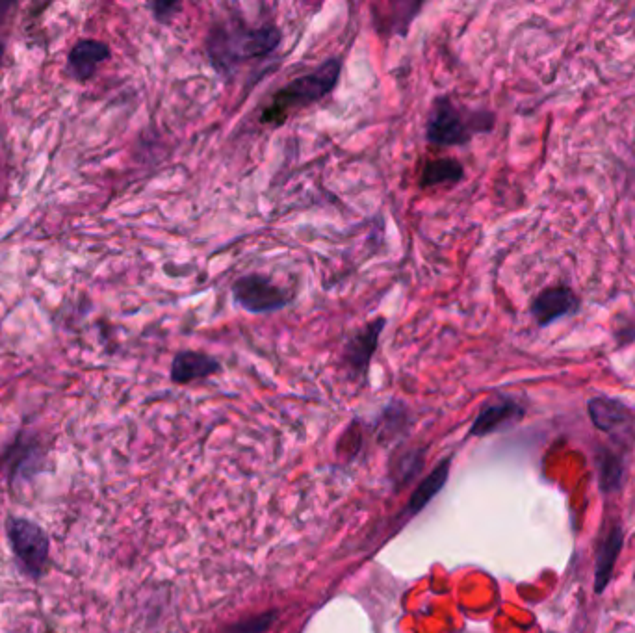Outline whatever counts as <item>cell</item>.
Wrapping results in <instances>:
<instances>
[{
	"label": "cell",
	"mask_w": 635,
	"mask_h": 633,
	"mask_svg": "<svg viewBox=\"0 0 635 633\" xmlns=\"http://www.w3.org/2000/svg\"><path fill=\"white\" fill-rule=\"evenodd\" d=\"M385 327H387V318L379 316V318H374L372 322L366 323L355 335L348 338L344 351H342V359L348 364V368L353 374L366 375Z\"/></svg>",
	"instance_id": "cell-8"
},
{
	"label": "cell",
	"mask_w": 635,
	"mask_h": 633,
	"mask_svg": "<svg viewBox=\"0 0 635 633\" xmlns=\"http://www.w3.org/2000/svg\"><path fill=\"white\" fill-rule=\"evenodd\" d=\"M108 56H110V49L106 43L95 41V39H84L73 47V51L69 52V67L78 80H86L95 73V69L103 64L104 60H108Z\"/></svg>",
	"instance_id": "cell-13"
},
{
	"label": "cell",
	"mask_w": 635,
	"mask_h": 633,
	"mask_svg": "<svg viewBox=\"0 0 635 633\" xmlns=\"http://www.w3.org/2000/svg\"><path fill=\"white\" fill-rule=\"evenodd\" d=\"M8 537L19 565L28 576L39 578L49 561V537L36 522L28 518H8Z\"/></svg>",
	"instance_id": "cell-5"
},
{
	"label": "cell",
	"mask_w": 635,
	"mask_h": 633,
	"mask_svg": "<svg viewBox=\"0 0 635 633\" xmlns=\"http://www.w3.org/2000/svg\"><path fill=\"white\" fill-rule=\"evenodd\" d=\"M422 8H424L422 2L372 4V23L379 36L403 38L409 34V28L415 23Z\"/></svg>",
	"instance_id": "cell-9"
},
{
	"label": "cell",
	"mask_w": 635,
	"mask_h": 633,
	"mask_svg": "<svg viewBox=\"0 0 635 633\" xmlns=\"http://www.w3.org/2000/svg\"><path fill=\"white\" fill-rule=\"evenodd\" d=\"M623 541V528L615 524L606 531L604 539L598 543L597 552H595V591L598 595H602L610 585L617 557L623 550Z\"/></svg>",
	"instance_id": "cell-12"
},
{
	"label": "cell",
	"mask_w": 635,
	"mask_h": 633,
	"mask_svg": "<svg viewBox=\"0 0 635 633\" xmlns=\"http://www.w3.org/2000/svg\"><path fill=\"white\" fill-rule=\"evenodd\" d=\"M283 32L275 23L249 25L246 19L231 15L210 26L205 51L212 67L229 77L246 62L264 60L279 49Z\"/></svg>",
	"instance_id": "cell-1"
},
{
	"label": "cell",
	"mask_w": 635,
	"mask_h": 633,
	"mask_svg": "<svg viewBox=\"0 0 635 633\" xmlns=\"http://www.w3.org/2000/svg\"><path fill=\"white\" fill-rule=\"evenodd\" d=\"M0 56H2V45H0Z\"/></svg>",
	"instance_id": "cell-17"
},
{
	"label": "cell",
	"mask_w": 635,
	"mask_h": 633,
	"mask_svg": "<svg viewBox=\"0 0 635 633\" xmlns=\"http://www.w3.org/2000/svg\"><path fill=\"white\" fill-rule=\"evenodd\" d=\"M340 73L342 62L338 58H327L316 69L290 80L273 93L272 101L260 114V123L268 127H281L288 117L301 108L324 101L325 97L337 90Z\"/></svg>",
	"instance_id": "cell-2"
},
{
	"label": "cell",
	"mask_w": 635,
	"mask_h": 633,
	"mask_svg": "<svg viewBox=\"0 0 635 633\" xmlns=\"http://www.w3.org/2000/svg\"><path fill=\"white\" fill-rule=\"evenodd\" d=\"M233 301L251 314H270L283 311L292 303V294L275 285L270 277L262 273H247L231 285Z\"/></svg>",
	"instance_id": "cell-4"
},
{
	"label": "cell",
	"mask_w": 635,
	"mask_h": 633,
	"mask_svg": "<svg viewBox=\"0 0 635 633\" xmlns=\"http://www.w3.org/2000/svg\"><path fill=\"white\" fill-rule=\"evenodd\" d=\"M465 179V166L457 158H433L428 160L418 177V186L428 190L437 186H450Z\"/></svg>",
	"instance_id": "cell-14"
},
{
	"label": "cell",
	"mask_w": 635,
	"mask_h": 633,
	"mask_svg": "<svg viewBox=\"0 0 635 633\" xmlns=\"http://www.w3.org/2000/svg\"><path fill=\"white\" fill-rule=\"evenodd\" d=\"M587 413L598 431L610 435L617 442L634 444L635 414L624 401L597 396L587 403Z\"/></svg>",
	"instance_id": "cell-6"
},
{
	"label": "cell",
	"mask_w": 635,
	"mask_h": 633,
	"mask_svg": "<svg viewBox=\"0 0 635 633\" xmlns=\"http://www.w3.org/2000/svg\"><path fill=\"white\" fill-rule=\"evenodd\" d=\"M582 301L569 286H548L532 301V316L539 327H548L561 318H569L580 311Z\"/></svg>",
	"instance_id": "cell-7"
},
{
	"label": "cell",
	"mask_w": 635,
	"mask_h": 633,
	"mask_svg": "<svg viewBox=\"0 0 635 633\" xmlns=\"http://www.w3.org/2000/svg\"><path fill=\"white\" fill-rule=\"evenodd\" d=\"M496 117L487 110H468L448 95L433 99L426 121V140L437 149L463 147L481 132L494 129Z\"/></svg>",
	"instance_id": "cell-3"
},
{
	"label": "cell",
	"mask_w": 635,
	"mask_h": 633,
	"mask_svg": "<svg viewBox=\"0 0 635 633\" xmlns=\"http://www.w3.org/2000/svg\"><path fill=\"white\" fill-rule=\"evenodd\" d=\"M151 10H153V17H155L158 23H162V25H169L173 19H175V15H179V12L182 10L181 2H153L151 4Z\"/></svg>",
	"instance_id": "cell-16"
},
{
	"label": "cell",
	"mask_w": 635,
	"mask_h": 633,
	"mask_svg": "<svg viewBox=\"0 0 635 633\" xmlns=\"http://www.w3.org/2000/svg\"><path fill=\"white\" fill-rule=\"evenodd\" d=\"M221 362L205 351H179L171 362V381L175 385H190L199 379L220 374Z\"/></svg>",
	"instance_id": "cell-11"
},
{
	"label": "cell",
	"mask_w": 635,
	"mask_h": 633,
	"mask_svg": "<svg viewBox=\"0 0 635 633\" xmlns=\"http://www.w3.org/2000/svg\"><path fill=\"white\" fill-rule=\"evenodd\" d=\"M597 468L602 491L606 492V494H611V492H617L621 489L624 463L623 457L619 453H598Z\"/></svg>",
	"instance_id": "cell-15"
},
{
	"label": "cell",
	"mask_w": 635,
	"mask_h": 633,
	"mask_svg": "<svg viewBox=\"0 0 635 633\" xmlns=\"http://www.w3.org/2000/svg\"><path fill=\"white\" fill-rule=\"evenodd\" d=\"M526 409L520 405L519 401L509 396H500L496 400H491L483 405L478 418L474 420V426L470 429L472 435L483 437L494 433L502 427L511 426L515 422L522 420Z\"/></svg>",
	"instance_id": "cell-10"
}]
</instances>
